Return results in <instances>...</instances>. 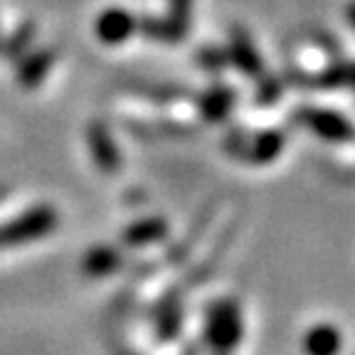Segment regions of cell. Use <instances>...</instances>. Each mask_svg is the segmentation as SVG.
Here are the masks:
<instances>
[{
  "label": "cell",
  "instance_id": "9",
  "mask_svg": "<svg viewBox=\"0 0 355 355\" xmlns=\"http://www.w3.org/2000/svg\"><path fill=\"white\" fill-rule=\"evenodd\" d=\"M52 62H55V52L52 50H40L35 55L25 57L17 67V84L25 89H33L47 77Z\"/></svg>",
  "mask_w": 355,
  "mask_h": 355
},
{
  "label": "cell",
  "instance_id": "7",
  "mask_svg": "<svg viewBox=\"0 0 355 355\" xmlns=\"http://www.w3.org/2000/svg\"><path fill=\"white\" fill-rule=\"evenodd\" d=\"M227 60L232 64H237L244 74H250V77H259L261 74V57L257 52L254 42L250 40V35L244 33V30H234L232 33Z\"/></svg>",
  "mask_w": 355,
  "mask_h": 355
},
{
  "label": "cell",
  "instance_id": "2",
  "mask_svg": "<svg viewBox=\"0 0 355 355\" xmlns=\"http://www.w3.org/2000/svg\"><path fill=\"white\" fill-rule=\"evenodd\" d=\"M57 212L50 205L30 207L15 220L0 225V247H22V244L37 242L47 237L57 227Z\"/></svg>",
  "mask_w": 355,
  "mask_h": 355
},
{
  "label": "cell",
  "instance_id": "15",
  "mask_svg": "<svg viewBox=\"0 0 355 355\" xmlns=\"http://www.w3.org/2000/svg\"><path fill=\"white\" fill-rule=\"evenodd\" d=\"M318 87H355V64H336L316 79Z\"/></svg>",
  "mask_w": 355,
  "mask_h": 355
},
{
  "label": "cell",
  "instance_id": "18",
  "mask_svg": "<svg viewBox=\"0 0 355 355\" xmlns=\"http://www.w3.org/2000/svg\"><path fill=\"white\" fill-rule=\"evenodd\" d=\"M348 20H350V25L355 28V0L348 6Z\"/></svg>",
  "mask_w": 355,
  "mask_h": 355
},
{
  "label": "cell",
  "instance_id": "16",
  "mask_svg": "<svg viewBox=\"0 0 355 355\" xmlns=\"http://www.w3.org/2000/svg\"><path fill=\"white\" fill-rule=\"evenodd\" d=\"M30 37H33V25H22L15 33V37L10 40V44L6 47L8 57H20L22 52H25V47H28Z\"/></svg>",
  "mask_w": 355,
  "mask_h": 355
},
{
  "label": "cell",
  "instance_id": "17",
  "mask_svg": "<svg viewBox=\"0 0 355 355\" xmlns=\"http://www.w3.org/2000/svg\"><path fill=\"white\" fill-rule=\"evenodd\" d=\"M200 62L205 67H210V69H217V67H222L227 60V52H217V50H202L200 52Z\"/></svg>",
  "mask_w": 355,
  "mask_h": 355
},
{
  "label": "cell",
  "instance_id": "10",
  "mask_svg": "<svg viewBox=\"0 0 355 355\" xmlns=\"http://www.w3.org/2000/svg\"><path fill=\"white\" fill-rule=\"evenodd\" d=\"M284 144H286V136L282 131H264L259 136H254L252 146L244 153L252 163H259V166H266L272 163L279 153L284 150Z\"/></svg>",
  "mask_w": 355,
  "mask_h": 355
},
{
  "label": "cell",
  "instance_id": "11",
  "mask_svg": "<svg viewBox=\"0 0 355 355\" xmlns=\"http://www.w3.org/2000/svg\"><path fill=\"white\" fill-rule=\"evenodd\" d=\"M123 264L121 259V252L114 250V247H94V250H89L87 257H84V272L89 277H109Z\"/></svg>",
  "mask_w": 355,
  "mask_h": 355
},
{
  "label": "cell",
  "instance_id": "3",
  "mask_svg": "<svg viewBox=\"0 0 355 355\" xmlns=\"http://www.w3.org/2000/svg\"><path fill=\"white\" fill-rule=\"evenodd\" d=\"M301 123L311 128V131L321 136L323 141H333V144H338V141H348L353 136V126L348 123V119L336 114V111H328V109H304L299 114Z\"/></svg>",
  "mask_w": 355,
  "mask_h": 355
},
{
  "label": "cell",
  "instance_id": "12",
  "mask_svg": "<svg viewBox=\"0 0 355 355\" xmlns=\"http://www.w3.org/2000/svg\"><path fill=\"white\" fill-rule=\"evenodd\" d=\"M234 104V94L230 92V89L225 87H215L210 89L205 96H202V101H200V109H202V116L207 119V121H222V119L227 116L230 109H232Z\"/></svg>",
  "mask_w": 355,
  "mask_h": 355
},
{
  "label": "cell",
  "instance_id": "5",
  "mask_svg": "<svg viewBox=\"0 0 355 355\" xmlns=\"http://www.w3.org/2000/svg\"><path fill=\"white\" fill-rule=\"evenodd\" d=\"M87 144H89V150H92V158L94 163L106 173H114L119 168V150H116V144L111 139V133L106 131L104 123H92L89 126V133H87Z\"/></svg>",
  "mask_w": 355,
  "mask_h": 355
},
{
  "label": "cell",
  "instance_id": "6",
  "mask_svg": "<svg viewBox=\"0 0 355 355\" xmlns=\"http://www.w3.org/2000/svg\"><path fill=\"white\" fill-rule=\"evenodd\" d=\"M301 345L306 355H338L343 348V336L333 323H316L304 333Z\"/></svg>",
  "mask_w": 355,
  "mask_h": 355
},
{
  "label": "cell",
  "instance_id": "8",
  "mask_svg": "<svg viewBox=\"0 0 355 355\" xmlns=\"http://www.w3.org/2000/svg\"><path fill=\"white\" fill-rule=\"evenodd\" d=\"M168 234V225L161 217H148V220H139L128 225L123 230V244L128 247H148V244L161 242Z\"/></svg>",
  "mask_w": 355,
  "mask_h": 355
},
{
  "label": "cell",
  "instance_id": "1",
  "mask_svg": "<svg viewBox=\"0 0 355 355\" xmlns=\"http://www.w3.org/2000/svg\"><path fill=\"white\" fill-rule=\"evenodd\" d=\"M244 336L242 311L234 301H215L207 311L205 318V343L210 345L212 353L230 355L239 348Z\"/></svg>",
  "mask_w": 355,
  "mask_h": 355
},
{
  "label": "cell",
  "instance_id": "4",
  "mask_svg": "<svg viewBox=\"0 0 355 355\" xmlns=\"http://www.w3.org/2000/svg\"><path fill=\"white\" fill-rule=\"evenodd\" d=\"M139 28V22L131 12L121 10V8H109L96 17V37L104 44H121L133 35V30Z\"/></svg>",
  "mask_w": 355,
  "mask_h": 355
},
{
  "label": "cell",
  "instance_id": "13",
  "mask_svg": "<svg viewBox=\"0 0 355 355\" xmlns=\"http://www.w3.org/2000/svg\"><path fill=\"white\" fill-rule=\"evenodd\" d=\"M190 10H193V0H168V15L163 20L171 30L173 42H180L188 33Z\"/></svg>",
  "mask_w": 355,
  "mask_h": 355
},
{
  "label": "cell",
  "instance_id": "14",
  "mask_svg": "<svg viewBox=\"0 0 355 355\" xmlns=\"http://www.w3.org/2000/svg\"><path fill=\"white\" fill-rule=\"evenodd\" d=\"M155 328H158V336L163 340L175 338L180 328H183V309L178 304H168L166 309L161 311V316L155 321Z\"/></svg>",
  "mask_w": 355,
  "mask_h": 355
}]
</instances>
